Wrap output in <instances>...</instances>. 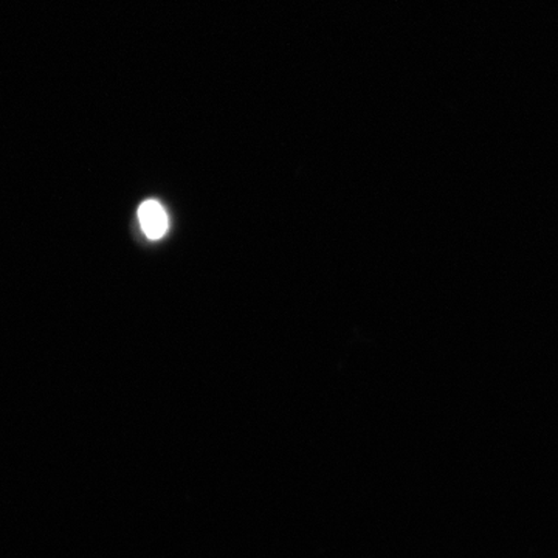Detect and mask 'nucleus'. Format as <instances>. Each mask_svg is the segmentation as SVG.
Segmentation results:
<instances>
[{"mask_svg": "<svg viewBox=\"0 0 558 558\" xmlns=\"http://www.w3.org/2000/svg\"><path fill=\"white\" fill-rule=\"evenodd\" d=\"M140 227L150 241H159L170 229L167 209L160 202L148 199L138 208Z\"/></svg>", "mask_w": 558, "mask_h": 558, "instance_id": "nucleus-1", "label": "nucleus"}]
</instances>
